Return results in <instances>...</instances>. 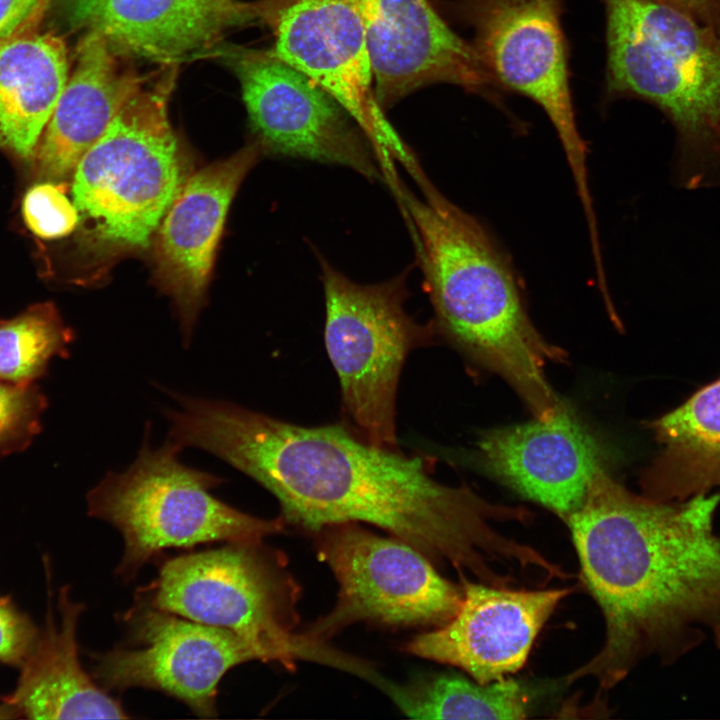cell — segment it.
<instances>
[{
    "instance_id": "cell-10",
    "label": "cell",
    "mask_w": 720,
    "mask_h": 720,
    "mask_svg": "<svg viewBox=\"0 0 720 720\" xmlns=\"http://www.w3.org/2000/svg\"><path fill=\"white\" fill-rule=\"evenodd\" d=\"M458 15L475 31L473 47L497 87L538 104L564 151L585 218L595 216L587 146L569 84L562 0H458Z\"/></svg>"
},
{
    "instance_id": "cell-24",
    "label": "cell",
    "mask_w": 720,
    "mask_h": 720,
    "mask_svg": "<svg viewBox=\"0 0 720 720\" xmlns=\"http://www.w3.org/2000/svg\"><path fill=\"white\" fill-rule=\"evenodd\" d=\"M56 307L40 303L21 314L0 321V379L33 383L55 356H66L72 342Z\"/></svg>"
},
{
    "instance_id": "cell-21",
    "label": "cell",
    "mask_w": 720,
    "mask_h": 720,
    "mask_svg": "<svg viewBox=\"0 0 720 720\" xmlns=\"http://www.w3.org/2000/svg\"><path fill=\"white\" fill-rule=\"evenodd\" d=\"M649 428L661 449L641 474L645 495L682 501L720 488V378Z\"/></svg>"
},
{
    "instance_id": "cell-27",
    "label": "cell",
    "mask_w": 720,
    "mask_h": 720,
    "mask_svg": "<svg viewBox=\"0 0 720 720\" xmlns=\"http://www.w3.org/2000/svg\"><path fill=\"white\" fill-rule=\"evenodd\" d=\"M40 630L9 596L0 595V663L19 668L31 653Z\"/></svg>"
},
{
    "instance_id": "cell-4",
    "label": "cell",
    "mask_w": 720,
    "mask_h": 720,
    "mask_svg": "<svg viewBox=\"0 0 720 720\" xmlns=\"http://www.w3.org/2000/svg\"><path fill=\"white\" fill-rule=\"evenodd\" d=\"M607 90L645 100L671 121L687 188L720 178V28L663 0H604Z\"/></svg>"
},
{
    "instance_id": "cell-9",
    "label": "cell",
    "mask_w": 720,
    "mask_h": 720,
    "mask_svg": "<svg viewBox=\"0 0 720 720\" xmlns=\"http://www.w3.org/2000/svg\"><path fill=\"white\" fill-rule=\"evenodd\" d=\"M317 553L339 592L333 609L304 633L323 641L358 621L398 627H439L459 610L462 589L444 578L412 545L356 523L316 532Z\"/></svg>"
},
{
    "instance_id": "cell-5",
    "label": "cell",
    "mask_w": 720,
    "mask_h": 720,
    "mask_svg": "<svg viewBox=\"0 0 720 720\" xmlns=\"http://www.w3.org/2000/svg\"><path fill=\"white\" fill-rule=\"evenodd\" d=\"M170 438L151 448L147 437L135 461L109 472L87 495L88 514L122 535L124 552L115 569L124 582L168 548L262 542L283 531L281 517L262 519L214 497L223 479L182 464Z\"/></svg>"
},
{
    "instance_id": "cell-7",
    "label": "cell",
    "mask_w": 720,
    "mask_h": 720,
    "mask_svg": "<svg viewBox=\"0 0 720 720\" xmlns=\"http://www.w3.org/2000/svg\"><path fill=\"white\" fill-rule=\"evenodd\" d=\"M169 88L137 90L76 167L74 205L100 247H146L187 180L167 114Z\"/></svg>"
},
{
    "instance_id": "cell-15",
    "label": "cell",
    "mask_w": 720,
    "mask_h": 720,
    "mask_svg": "<svg viewBox=\"0 0 720 720\" xmlns=\"http://www.w3.org/2000/svg\"><path fill=\"white\" fill-rule=\"evenodd\" d=\"M459 576L462 603L457 613L442 626L415 636L403 649L456 666L481 684L502 680L523 667L540 630L571 592L513 590Z\"/></svg>"
},
{
    "instance_id": "cell-13",
    "label": "cell",
    "mask_w": 720,
    "mask_h": 720,
    "mask_svg": "<svg viewBox=\"0 0 720 720\" xmlns=\"http://www.w3.org/2000/svg\"><path fill=\"white\" fill-rule=\"evenodd\" d=\"M243 100L259 144L282 155L349 167L382 179L370 142L321 87L272 51H247L236 62Z\"/></svg>"
},
{
    "instance_id": "cell-1",
    "label": "cell",
    "mask_w": 720,
    "mask_h": 720,
    "mask_svg": "<svg viewBox=\"0 0 720 720\" xmlns=\"http://www.w3.org/2000/svg\"><path fill=\"white\" fill-rule=\"evenodd\" d=\"M182 447L206 450L267 489L281 518L316 533L364 522L412 545L431 561L499 586L492 563H522L528 546L494 521L527 523L522 507L495 504L466 485L435 480L419 456L371 444L341 425L307 427L233 403L184 397L171 418Z\"/></svg>"
},
{
    "instance_id": "cell-11",
    "label": "cell",
    "mask_w": 720,
    "mask_h": 720,
    "mask_svg": "<svg viewBox=\"0 0 720 720\" xmlns=\"http://www.w3.org/2000/svg\"><path fill=\"white\" fill-rule=\"evenodd\" d=\"M260 20L275 34L272 52L327 92L364 133L385 177L393 158L418 163L384 115L361 17L352 0H262Z\"/></svg>"
},
{
    "instance_id": "cell-14",
    "label": "cell",
    "mask_w": 720,
    "mask_h": 720,
    "mask_svg": "<svg viewBox=\"0 0 720 720\" xmlns=\"http://www.w3.org/2000/svg\"><path fill=\"white\" fill-rule=\"evenodd\" d=\"M364 26L374 91L382 108L446 82L485 96L497 88L473 45L428 0H352Z\"/></svg>"
},
{
    "instance_id": "cell-29",
    "label": "cell",
    "mask_w": 720,
    "mask_h": 720,
    "mask_svg": "<svg viewBox=\"0 0 720 720\" xmlns=\"http://www.w3.org/2000/svg\"><path fill=\"white\" fill-rule=\"evenodd\" d=\"M697 20L720 28V0H663Z\"/></svg>"
},
{
    "instance_id": "cell-26",
    "label": "cell",
    "mask_w": 720,
    "mask_h": 720,
    "mask_svg": "<svg viewBox=\"0 0 720 720\" xmlns=\"http://www.w3.org/2000/svg\"><path fill=\"white\" fill-rule=\"evenodd\" d=\"M27 226L43 239L68 235L80 222L79 212L66 197L63 187L51 182L34 185L23 201Z\"/></svg>"
},
{
    "instance_id": "cell-18",
    "label": "cell",
    "mask_w": 720,
    "mask_h": 720,
    "mask_svg": "<svg viewBox=\"0 0 720 720\" xmlns=\"http://www.w3.org/2000/svg\"><path fill=\"white\" fill-rule=\"evenodd\" d=\"M71 24L119 54L172 61L215 44L228 29L259 20V3L239 0H67Z\"/></svg>"
},
{
    "instance_id": "cell-19",
    "label": "cell",
    "mask_w": 720,
    "mask_h": 720,
    "mask_svg": "<svg viewBox=\"0 0 720 720\" xmlns=\"http://www.w3.org/2000/svg\"><path fill=\"white\" fill-rule=\"evenodd\" d=\"M48 586L45 625L31 653L19 667L15 689L2 697L17 718L127 719L122 703L102 688L80 662L76 637L84 604L71 600L69 586L60 588L59 617L51 606L50 567L44 559Z\"/></svg>"
},
{
    "instance_id": "cell-12",
    "label": "cell",
    "mask_w": 720,
    "mask_h": 720,
    "mask_svg": "<svg viewBox=\"0 0 720 720\" xmlns=\"http://www.w3.org/2000/svg\"><path fill=\"white\" fill-rule=\"evenodd\" d=\"M122 620L129 641L91 654V675L108 692L157 690L197 716L214 717L222 677L239 664L259 660L231 631L161 609L134 602Z\"/></svg>"
},
{
    "instance_id": "cell-6",
    "label": "cell",
    "mask_w": 720,
    "mask_h": 720,
    "mask_svg": "<svg viewBox=\"0 0 720 720\" xmlns=\"http://www.w3.org/2000/svg\"><path fill=\"white\" fill-rule=\"evenodd\" d=\"M297 586L282 555L262 542H230L165 560L137 603L226 629L261 661L288 669L317 661L322 643L294 633Z\"/></svg>"
},
{
    "instance_id": "cell-20",
    "label": "cell",
    "mask_w": 720,
    "mask_h": 720,
    "mask_svg": "<svg viewBox=\"0 0 720 720\" xmlns=\"http://www.w3.org/2000/svg\"><path fill=\"white\" fill-rule=\"evenodd\" d=\"M143 85V78L121 65L120 54L103 37L88 31L33 154L40 175L61 181L74 174L82 157Z\"/></svg>"
},
{
    "instance_id": "cell-16",
    "label": "cell",
    "mask_w": 720,
    "mask_h": 720,
    "mask_svg": "<svg viewBox=\"0 0 720 720\" xmlns=\"http://www.w3.org/2000/svg\"><path fill=\"white\" fill-rule=\"evenodd\" d=\"M475 448L482 471L564 521L607 464L599 439L563 403L550 420L484 432Z\"/></svg>"
},
{
    "instance_id": "cell-3",
    "label": "cell",
    "mask_w": 720,
    "mask_h": 720,
    "mask_svg": "<svg viewBox=\"0 0 720 720\" xmlns=\"http://www.w3.org/2000/svg\"><path fill=\"white\" fill-rule=\"evenodd\" d=\"M423 198L395 193L414 232L435 310V328L467 357L501 376L534 418L550 420L561 401L546 379L565 352L548 343L526 311L515 273L486 229L443 196L423 171Z\"/></svg>"
},
{
    "instance_id": "cell-25",
    "label": "cell",
    "mask_w": 720,
    "mask_h": 720,
    "mask_svg": "<svg viewBox=\"0 0 720 720\" xmlns=\"http://www.w3.org/2000/svg\"><path fill=\"white\" fill-rule=\"evenodd\" d=\"M46 399L34 383L0 379V458L25 449L39 433Z\"/></svg>"
},
{
    "instance_id": "cell-22",
    "label": "cell",
    "mask_w": 720,
    "mask_h": 720,
    "mask_svg": "<svg viewBox=\"0 0 720 720\" xmlns=\"http://www.w3.org/2000/svg\"><path fill=\"white\" fill-rule=\"evenodd\" d=\"M68 78L59 37L29 30L0 40V149L34 154Z\"/></svg>"
},
{
    "instance_id": "cell-17",
    "label": "cell",
    "mask_w": 720,
    "mask_h": 720,
    "mask_svg": "<svg viewBox=\"0 0 720 720\" xmlns=\"http://www.w3.org/2000/svg\"><path fill=\"white\" fill-rule=\"evenodd\" d=\"M261 148L259 143L246 146L193 174L164 216L157 273L175 302L187 340L202 307L230 203Z\"/></svg>"
},
{
    "instance_id": "cell-28",
    "label": "cell",
    "mask_w": 720,
    "mask_h": 720,
    "mask_svg": "<svg viewBox=\"0 0 720 720\" xmlns=\"http://www.w3.org/2000/svg\"><path fill=\"white\" fill-rule=\"evenodd\" d=\"M48 0H0V40L32 30Z\"/></svg>"
},
{
    "instance_id": "cell-2",
    "label": "cell",
    "mask_w": 720,
    "mask_h": 720,
    "mask_svg": "<svg viewBox=\"0 0 720 720\" xmlns=\"http://www.w3.org/2000/svg\"><path fill=\"white\" fill-rule=\"evenodd\" d=\"M720 488L682 501L638 495L606 468L566 520L582 576L605 622L600 651L567 681L603 689L641 660H673L712 639L720 644Z\"/></svg>"
},
{
    "instance_id": "cell-23",
    "label": "cell",
    "mask_w": 720,
    "mask_h": 720,
    "mask_svg": "<svg viewBox=\"0 0 720 720\" xmlns=\"http://www.w3.org/2000/svg\"><path fill=\"white\" fill-rule=\"evenodd\" d=\"M374 684L409 718L519 720L528 713V698L513 679L481 684L442 674L403 685L378 676Z\"/></svg>"
},
{
    "instance_id": "cell-8",
    "label": "cell",
    "mask_w": 720,
    "mask_h": 720,
    "mask_svg": "<svg viewBox=\"0 0 720 720\" xmlns=\"http://www.w3.org/2000/svg\"><path fill=\"white\" fill-rule=\"evenodd\" d=\"M325 295L324 339L338 375L342 406L365 441L398 449L396 396L409 353L428 343L432 326L418 324L404 309L400 277L358 284L321 260Z\"/></svg>"
}]
</instances>
